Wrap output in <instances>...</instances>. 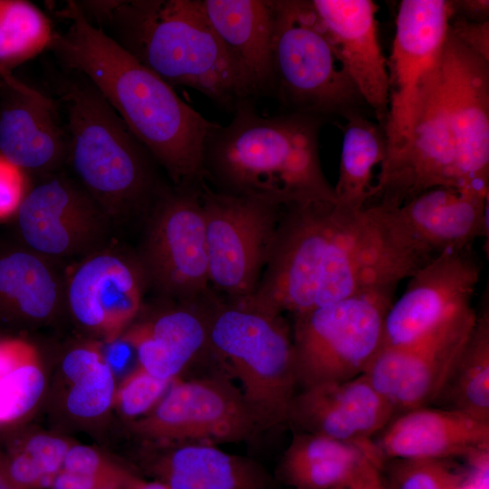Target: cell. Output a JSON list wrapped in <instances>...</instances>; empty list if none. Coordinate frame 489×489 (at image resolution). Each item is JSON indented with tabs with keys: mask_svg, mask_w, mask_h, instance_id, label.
<instances>
[{
	"mask_svg": "<svg viewBox=\"0 0 489 489\" xmlns=\"http://www.w3.org/2000/svg\"><path fill=\"white\" fill-rule=\"evenodd\" d=\"M430 260L387 208L310 202L283 210L263 287L277 308L296 315L371 290L397 289Z\"/></svg>",
	"mask_w": 489,
	"mask_h": 489,
	"instance_id": "obj_1",
	"label": "cell"
},
{
	"mask_svg": "<svg viewBox=\"0 0 489 489\" xmlns=\"http://www.w3.org/2000/svg\"><path fill=\"white\" fill-rule=\"evenodd\" d=\"M441 187L489 189V62L449 31L419 85L408 139L381 163L368 206L399 207Z\"/></svg>",
	"mask_w": 489,
	"mask_h": 489,
	"instance_id": "obj_2",
	"label": "cell"
},
{
	"mask_svg": "<svg viewBox=\"0 0 489 489\" xmlns=\"http://www.w3.org/2000/svg\"><path fill=\"white\" fill-rule=\"evenodd\" d=\"M63 15L70 19L69 27L55 32L49 49L100 91L175 187H197L205 180V141L218 123L203 117L90 23L74 1L67 4Z\"/></svg>",
	"mask_w": 489,
	"mask_h": 489,
	"instance_id": "obj_3",
	"label": "cell"
},
{
	"mask_svg": "<svg viewBox=\"0 0 489 489\" xmlns=\"http://www.w3.org/2000/svg\"><path fill=\"white\" fill-rule=\"evenodd\" d=\"M81 14L171 87L230 111L257 97L213 29L201 0L74 1Z\"/></svg>",
	"mask_w": 489,
	"mask_h": 489,
	"instance_id": "obj_4",
	"label": "cell"
},
{
	"mask_svg": "<svg viewBox=\"0 0 489 489\" xmlns=\"http://www.w3.org/2000/svg\"><path fill=\"white\" fill-rule=\"evenodd\" d=\"M226 126L217 124L204 147L205 178L219 192L278 207L335 202L319 154L321 117L290 112L264 117L252 101Z\"/></svg>",
	"mask_w": 489,
	"mask_h": 489,
	"instance_id": "obj_5",
	"label": "cell"
},
{
	"mask_svg": "<svg viewBox=\"0 0 489 489\" xmlns=\"http://www.w3.org/2000/svg\"><path fill=\"white\" fill-rule=\"evenodd\" d=\"M81 76L62 78L56 84L67 116L66 164L115 229L135 219L144 221L168 187L160 182L150 153Z\"/></svg>",
	"mask_w": 489,
	"mask_h": 489,
	"instance_id": "obj_6",
	"label": "cell"
},
{
	"mask_svg": "<svg viewBox=\"0 0 489 489\" xmlns=\"http://www.w3.org/2000/svg\"><path fill=\"white\" fill-rule=\"evenodd\" d=\"M208 347L240 382L261 430L288 422L296 394L292 335L283 315L243 304L208 312Z\"/></svg>",
	"mask_w": 489,
	"mask_h": 489,
	"instance_id": "obj_7",
	"label": "cell"
},
{
	"mask_svg": "<svg viewBox=\"0 0 489 489\" xmlns=\"http://www.w3.org/2000/svg\"><path fill=\"white\" fill-rule=\"evenodd\" d=\"M272 91L292 112L348 118L366 104L312 1H273Z\"/></svg>",
	"mask_w": 489,
	"mask_h": 489,
	"instance_id": "obj_8",
	"label": "cell"
},
{
	"mask_svg": "<svg viewBox=\"0 0 489 489\" xmlns=\"http://www.w3.org/2000/svg\"><path fill=\"white\" fill-rule=\"evenodd\" d=\"M395 291L375 289L294 315L297 385L305 388L364 374L382 346Z\"/></svg>",
	"mask_w": 489,
	"mask_h": 489,
	"instance_id": "obj_9",
	"label": "cell"
},
{
	"mask_svg": "<svg viewBox=\"0 0 489 489\" xmlns=\"http://www.w3.org/2000/svg\"><path fill=\"white\" fill-rule=\"evenodd\" d=\"M144 221L136 254L147 287L162 300L197 302L206 294L210 279L205 217L196 187H168Z\"/></svg>",
	"mask_w": 489,
	"mask_h": 489,
	"instance_id": "obj_10",
	"label": "cell"
},
{
	"mask_svg": "<svg viewBox=\"0 0 489 489\" xmlns=\"http://www.w3.org/2000/svg\"><path fill=\"white\" fill-rule=\"evenodd\" d=\"M204 212L210 283L232 302L256 289L274 241L283 207L196 187Z\"/></svg>",
	"mask_w": 489,
	"mask_h": 489,
	"instance_id": "obj_11",
	"label": "cell"
},
{
	"mask_svg": "<svg viewBox=\"0 0 489 489\" xmlns=\"http://www.w3.org/2000/svg\"><path fill=\"white\" fill-rule=\"evenodd\" d=\"M17 241L62 264L113 243L115 228L94 199L60 171L30 186L14 216Z\"/></svg>",
	"mask_w": 489,
	"mask_h": 489,
	"instance_id": "obj_12",
	"label": "cell"
},
{
	"mask_svg": "<svg viewBox=\"0 0 489 489\" xmlns=\"http://www.w3.org/2000/svg\"><path fill=\"white\" fill-rule=\"evenodd\" d=\"M475 318L469 306L408 343L381 347L364 374L397 411L434 403Z\"/></svg>",
	"mask_w": 489,
	"mask_h": 489,
	"instance_id": "obj_13",
	"label": "cell"
},
{
	"mask_svg": "<svg viewBox=\"0 0 489 489\" xmlns=\"http://www.w3.org/2000/svg\"><path fill=\"white\" fill-rule=\"evenodd\" d=\"M138 427L155 438L211 445L244 441L261 430L240 389L220 378L174 380Z\"/></svg>",
	"mask_w": 489,
	"mask_h": 489,
	"instance_id": "obj_14",
	"label": "cell"
},
{
	"mask_svg": "<svg viewBox=\"0 0 489 489\" xmlns=\"http://www.w3.org/2000/svg\"><path fill=\"white\" fill-rule=\"evenodd\" d=\"M453 14L450 1L403 0L396 18L388 71L386 158L406 144L419 85L436 62Z\"/></svg>",
	"mask_w": 489,
	"mask_h": 489,
	"instance_id": "obj_15",
	"label": "cell"
},
{
	"mask_svg": "<svg viewBox=\"0 0 489 489\" xmlns=\"http://www.w3.org/2000/svg\"><path fill=\"white\" fill-rule=\"evenodd\" d=\"M147 289L136 253L112 243L66 273L65 306L80 324L113 340L141 312Z\"/></svg>",
	"mask_w": 489,
	"mask_h": 489,
	"instance_id": "obj_16",
	"label": "cell"
},
{
	"mask_svg": "<svg viewBox=\"0 0 489 489\" xmlns=\"http://www.w3.org/2000/svg\"><path fill=\"white\" fill-rule=\"evenodd\" d=\"M480 275L472 245L444 251L424 264L388 311L381 347L408 343L471 306Z\"/></svg>",
	"mask_w": 489,
	"mask_h": 489,
	"instance_id": "obj_17",
	"label": "cell"
},
{
	"mask_svg": "<svg viewBox=\"0 0 489 489\" xmlns=\"http://www.w3.org/2000/svg\"><path fill=\"white\" fill-rule=\"evenodd\" d=\"M397 410L366 374L345 381L302 388L290 408L288 422L302 432L373 446L372 436L382 431Z\"/></svg>",
	"mask_w": 489,
	"mask_h": 489,
	"instance_id": "obj_18",
	"label": "cell"
},
{
	"mask_svg": "<svg viewBox=\"0 0 489 489\" xmlns=\"http://www.w3.org/2000/svg\"><path fill=\"white\" fill-rule=\"evenodd\" d=\"M0 105V156L24 172L43 177L62 171L68 135L55 101L9 74Z\"/></svg>",
	"mask_w": 489,
	"mask_h": 489,
	"instance_id": "obj_19",
	"label": "cell"
},
{
	"mask_svg": "<svg viewBox=\"0 0 489 489\" xmlns=\"http://www.w3.org/2000/svg\"><path fill=\"white\" fill-rule=\"evenodd\" d=\"M335 52L366 105L384 129L388 110V71L371 0H313Z\"/></svg>",
	"mask_w": 489,
	"mask_h": 489,
	"instance_id": "obj_20",
	"label": "cell"
},
{
	"mask_svg": "<svg viewBox=\"0 0 489 489\" xmlns=\"http://www.w3.org/2000/svg\"><path fill=\"white\" fill-rule=\"evenodd\" d=\"M375 446L384 460L468 457L479 463L488 454L489 420L421 407L392 419Z\"/></svg>",
	"mask_w": 489,
	"mask_h": 489,
	"instance_id": "obj_21",
	"label": "cell"
},
{
	"mask_svg": "<svg viewBox=\"0 0 489 489\" xmlns=\"http://www.w3.org/2000/svg\"><path fill=\"white\" fill-rule=\"evenodd\" d=\"M488 191L435 187L388 209L409 239L434 258L444 251L472 245L478 237H487Z\"/></svg>",
	"mask_w": 489,
	"mask_h": 489,
	"instance_id": "obj_22",
	"label": "cell"
},
{
	"mask_svg": "<svg viewBox=\"0 0 489 489\" xmlns=\"http://www.w3.org/2000/svg\"><path fill=\"white\" fill-rule=\"evenodd\" d=\"M123 340L135 348L139 368L156 378L175 379L208 347V312L196 302L168 305L130 327Z\"/></svg>",
	"mask_w": 489,
	"mask_h": 489,
	"instance_id": "obj_23",
	"label": "cell"
},
{
	"mask_svg": "<svg viewBox=\"0 0 489 489\" xmlns=\"http://www.w3.org/2000/svg\"><path fill=\"white\" fill-rule=\"evenodd\" d=\"M201 1L213 29L256 95L271 92L273 1Z\"/></svg>",
	"mask_w": 489,
	"mask_h": 489,
	"instance_id": "obj_24",
	"label": "cell"
},
{
	"mask_svg": "<svg viewBox=\"0 0 489 489\" xmlns=\"http://www.w3.org/2000/svg\"><path fill=\"white\" fill-rule=\"evenodd\" d=\"M62 265L21 244L0 245V317L41 321L65 306Z\"/></svg>",
	"mask_w": 489,
	"mask_h": 489,
	"instance_id": "obj_25",
	"label": "cell"
},
{
	"mask_svg": "<svg viewBox=\"0 0 489 489\" xmlns=\"http://www.w3.org/2000/svg\"><path fill=\"white\" fill-rule=\"evenodd\" d=\"M369 461L384 465L376 446H363L300 432L285 450L279 472L293 489H340Z\"/></svg>",
	"mask_w": 489,
	"mask_h": 489,
	"instance_id": "obj_26",
	"label": "cell"
},
{
	"mask_svg": "<svg viewBox=\"0 0 489 489\" xmlns=\"http://www.w3.org/2000/svg\"><path fill=\"white\" fill-rule=\"evenodd\" d=\"M153 471L169 489H273L272 477L258 463L211 444H185Z\"/></svg>",
	"mask_w": 489,
	"mask_h": 489,
	"instance_id": "obj_27",
	"label": "cell"
},
{
	"mask_svg": "<svg viewBox=\"0 0 489 489\" xmlns=\"http://www.w3.org/2000/svg\"><path fill=\"white\" fill-rule=\"evenodd\" d=\"M482 311L434 403L489 420V310Z\"/></svg>",
	"mask_w": 489,
	"mask_h": 489,
	"instance_id": "obj_28",
	"label": "cell"
},
{
	"mask_svg": "<svg viewBox=\"0 0 489 489\" xmlns=\"http://www.w3.org/2000/svg\"><path fill=\"white\" fill-rule=\"evenodd\" d=\"M343 128L335 203L360 210L367 206L373 190L374 168L384 161L387 141L384 129L361 113L349 116Z\"/></svg>",
	"mask_w": 489,
	"mask_h": 489,
	"instance_id": "obj_29",
	"label": "cell"
},
{
	"mask_svg": "<svg viewBox=\"0 0 489 489\" xmlns=\"http://www.w3.org/2000/svg\"><path fill=\"white\" fill-rule=\"evenodd\" d=\"M54 34L51 20L34 3L0 0V75L49 49Z\"/></svg>",
	"mask_w": 489,
	"mask_h": 489,
	"instance_id": "obj_30",
	"label": "cell"
},
{
	"mask_svg": "<svg viewBox=\"0 0 489 489\" xmlns=\"http://www.w3.org/2000/svg\"><path fill=\"white\" fill-rule=\"evenodd\" d=\"M395 460L384 477L388 489H468L469 478L446 460Z\"/></svg>",
	"mask_w": 489,
	"mask_h": 489,
	"instance_id": "obj_31",
	"label": "cell"
},
{
	"mask_svg": "<svg viewBox=\"0 0 489 489\" xmlns=\"http://www.w3.org/2000/svg\"><path fill=\"white\" fill-rule=\"evenodd\" d=\"M44 378L35 354L0 375V424L14 421L38 401Z\"/></svg>",
	"mask_w": 489,
	"mask_h": 489,
	"instance_id": "obj_32",
	"label": "cell"
},
{
	"mask_svg": "<svg viewBox=\"0 0 489 489\" xmlns=\"http://www.w3.org/2000/svg\"><path fill=\"white\" fill-rule=\"evenodd\" d=\"M114 389L112 369L102 361L93 371L74 383L67 399L70 412L78 417H92L110 407Z\"/></svg>",
	"mask_w": 489,
	"mask_h": 489,
	"instance_id": "obj_33",
	"label": "cell"
},
{
	"mask_svg": "<svg viewBox=\"0 0 489 489\" xmlns=\"http://www.w3.org/2000/svg\"><path fill=\"white\" fill-rule=\"evenodd\" d=\"M174 380L156 378L139 368L125 380L118 394L121 411L129 417L147 412L160 401Z\"/></svg>",
	"mask_w": 489,
	"mask_h": 489,
	"instance_id": "obj_34",
	"label": "cell"
},
{
	"mask_svg": "<svg viewBox=\"0 0 489 489\" xmlns=\"http://www.w3.org/2000/svg\"><path fill=\"white\" fill-rule=\"evenodd\" d=\"M29 187L26 173L0 156V221L14 216Z\"/></svg>",
	"mask_w": 489,
	"mask_h": 489,
	"instance_id": "obj_35",
	"label": "cell"
},
{
	"mask_svg": "<svg viewBox=\"0 0 489 489\" xmlns=\"http://www.w3.org/2000/svg\"><path fill=\"white\" fill-rule=\"evenodd\" d=\"M68 449L62 439L39 435L27 442L24 452L37 462L46 475L53 477L61 471Z\"/></svg>",
	"mask_w": 489,
	"mask_h": 489,
	"instance_id": "obj_36",
	"label": "cell"
},
{
	"mask_svg": "<svg viewBox=\"0 0 489 489\" xmlns=\"http://www.w3.org/2000/svg\"><path fill=\"white\" fill-rule=\"evenodd\" d=\"M4 472L15 489L50 486L53 478L46 475L37 462L25 452L14 456Z\"/></svg>",
	"mask_w": 489,
	"mask_h": 489,
	"instance_id": "obj_37",
	"label": "cell"
},
{
	"mask_svg": "<svg viewBox=\"0 0 489 489\" xmlns=\"http://www.w3.org/2000/svg\"><path fill=\"white\" fill-rule=\"evenodd\" d=\"M448 31L465 47L489 62V21L474 23L452 15Z\"/></svg>",
	"mask_w": 489,
	"mask_h": 489,
	"instance_id": "obj_38",
	"label": "cell"
},
{
	"mask_svg": "<svg viewBox=\"0 0 489 489\" xmlns=\"http://www.w3.org/2000/svg\"><path fill=\"white\" fill-rule=\"evenodd\" d=\"M102 361V357L97 348L78 347L64 357L62 370L70 380L76 383L93 371Z\"/></svg>",
	"mask_w": 489,
	"mask_h": 489,
	"instance_id": "obj_39",
	"label": "cell"
},
{
	"mask_svg": "<svg viewBox=\"0 0 489 489\" xmlns=\"http://www.w3.org/2000/svg\"><path fill=\"white\" fill-rule=\"evenodd\" d=\"M53 489H116L108 481L91 475H79L61 470L52 481Z\"/></svg>",
	"mask_w": 489,
	"mask_h": 489,
	"instance_id": "obj_40",
	"label": "cell"
},
{
	"mask_svg": "<svg viewBox=\"0 0 489 489\" xmlns=\"http://www.w3.org/2000/svg\"><path fill=\"white\" fill-rule=\"evenodd\" d=\"M452 15L464 18L469 22H488V0H455L450 1Z\"/></svg>",
	"mask_w": 489,
	"mask_h": 489,
	"instance_id": "obj_41",
	"label": "cell"
},
{
	"mask_svg": "<svg viewBox=\"0 0 489 489\" xmlns=\"http://www.w3.org/2000/svg\"><path fill=\"white\" fill-rule=\"evenodd\" d=\"M382 469V465L369 461L353 480L340 489H386Z\"/></svg>",
	"mask_w": 489,
	"mask_h": 489,
	"instance_id": "obj_42",
	"label": "cell"
},
{
	"mask_svg": "<svg viewBox=\"0 0 489 489\" xmlns=\"http://www.w3.org/2000/svg\"><path fill=\"white\" fill-rule=\"evenodd\" d=\"M129 358V349L127 344L114 343L108 350L106 363L111 369H122Z\"/></svg>",
	"mask_w": 489,
	"mask_h": 489,
	"instance_id": "obj_43",
	"label": "cell"
},
{
	"mask_svg": "<svg viewBox=\"0 0 489 489\" xmlns=\"http://www.w3.org/2000/svg\"><path fill=\"white\" fill-rule=\"evenodd\" d=\"M128 489H169L168 485L160 481L145 483L135 480Z\"/></svg>",
	"mask_w": 489,
	"mask_h": 489,
	"instance_id": "obj_44",
	"label": "cell"
},
{
	"mask_svg": "<svg viewBox=\"0 0 489 489\" xmlns=\"http://www.w3.org/2000/svg\"><path fill=\"white\" fill-rule=\"evenodd\" d=\"M105 489H112V488H105Z\"/></svg>",
	"mask_w": 489,
	"mask_h": 489,
	"instance_id": "obj_45",
	"label": "cell"
},
{
	"mask_svg": "<svg viewBox=\"0 0 489 489\" xmlns=\"http://www.w3.org/2000/svg\"><path fill=\"white\" fill-rule=\"evenodd\" d=\"M386 489H388V488H387V485H386Z\"/></svg>",
	"mask_w": 489,
	"mask_h": 489,
	"instance_id": "obj_46",
	"label": "cell"
}]
</instances>
